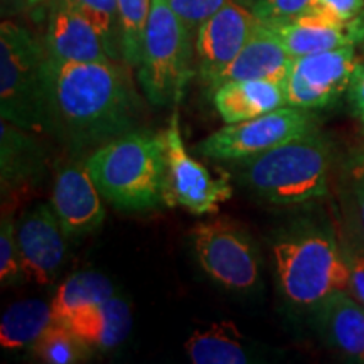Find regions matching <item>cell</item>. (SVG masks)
<instances>
[{
	"label": "cell",
	"mask_w": 364,
	"mask_h": 364,
	"mask_svg": "<svg viewBox=\"0 0 364 364\" xmlns=\"http://www.w3.org/2000/svg\"><path fill=\"white\" fill-rule=\"evenodd\" d=\"M16 230L17 223L14 221L12 206H4L2 225H0V282L4 287L27 280L21 260L19 245H17Z\"/></svg>",
	"instance_id": "obj_27"
},
{
	"label": "cell",
	"mask_w": 364,
	"mask_h": 364,
	"mask_svg": "<svg viewBox=\"0 0 364 364\" xmlns=\"http://www.w3.org/2000/svg\"><path fill=\"white\" fill-rule=\"evenodd\" d=\"M26 0H2V16H12L24 7Z\"/></svg>",
	"instance_id": "obj_35"
},
{
	"label": "cell",
	"mask_w": 364,
	"mask_h": 364,
	"mask_svg": "<svg viewBox=\"0 0 364 364\" xmlns=\"http://www.w3.org/2000/svg\"><path fill=\"white\" fill-rule=\"evenodd\" d=\"M267 24L292 58L351 46L364 38L361 31L336 24V22L309 11H304L292 19L267 22Z\"/></svg>",
	"instance_id": "obj_15"
},
{
	"label": "cell",
	"mask_w": 364,
	"mask_h": 364,
	"mask_svg": "<svg viewBox=\"0 0 364 364\" xmlns=\"http://www.w3.org/2000/svg\"><path fill=\"white\" fill-rule=\"evenodd\" d=\"M86 167L105 201L122 211H152L164 203L166 135L132 130L95 149Z\"/></svg>",
	"instance_id": "obj_2"
},
{
	"label": "cell",
	"mask_w": 364,
	"mask_h": 364,
	"mask_svg": "<svg viewBox=\"0 0 364 364\" xmlns=\"http://www.w3.org/2000/svg\"><path fill=\"white\" fill-rule=\"evenodd\" d=\"M252 9L260 21L277 22L287 21L302 14L311 0H241Z\"/></svg>",
	"instance_id": "obj_30"
},
{
	"label": "cell",
	"mask_w": 364,
	"mask_h": 364,
	"mask_svg": "<svg viewBox=\"0 0 364 364\" xmlns=\"http://www.w3.org/2000/svg\"><path fill=\"white\" fill-rule=\"evenodd\" d=\"M354 201H356L359 228L364 236V174L354 177Z\"/></svg>",
	"instance_id": "obj_33"
},
{
	"label": "cell",
	"mask_w": 364,
	"mask_h": 364,
	"mask_svg": "<svg viewBox=\"0 0 364 364\" xmlns=\"http://www.w3.org/2000/svg\"><path fill=\"white\" fill-rule=\"evenodd\" d=\"M258 17L241 0H226L215 16L209 17L196 34L199 76L211 88L252 38Z\"/></svg>",
	"instance_id": "obj_11"
},
{
	"label": "cell",
	"mask_w": 364,
	"mask_h": 364,
	"mask_svg": "<svg viewBox=\"0 0 364 364\" xmlns=\"http://www.w3.org/2000/svg\"><path fill=\"white\" fill-rule=\"evenodd\" d=\"M61 324L93 351H110L129 338L132 309L127 300L112 295L97 306L81 309Z\"/></svg>",
	"instance_id": "obj_18"
},
{
	"label": "cell",
	"mask_w": 364,
	"mask_h": 364,
	"mask_svg": "<svg viewBox=\"0 0 364 364\" xmlns=\"http://www.w3.org/2000/svg\"><path fill=\"white\" fill-rule=\"evenodd\" d=\"M358 65L354 44L294 58L285 78L287 105L304 110L327 107L349 88Z\"/></svg>",
	"instance_id": "obj_10"
},
{
	"label": "cell",
	"mask_w": 364,
	"mask_h": 364,
	"mask_svg": "<svg viewBox=\"0 0 364 364\" xmlns=\"http://www.w3.org/2000/svg\"><path fill=\"white\" fill-rule=\"evenodd\" d=\"M56 318L51 304L39 299H26L12 304L0 321V346L9 351L31 348Z\"/></svg>",
	"instance_id": "obj_22"
},
{
	"label": "cell",
	"mask_w": 364,
	"mask_h": 364,
	"mask_svg": "<svg viewBox=\"0 0 364 364\" xmlns=\"http://www.w3.org/2000/svg\"><path fill=\"white\" fill-rule=\"evenodd\" d=\"M44 46L48 56L58 61H113L93 24L63 0H53Z\"/></svg>",
	"instance_id": "obj_14"
},
{
	"label": "cell",
	"mask_w": 364,
	"mask_h": 364,
	"mask_svg": "<svg viewBox=\"0 0 364 364\" xmlns=\"http://www.w3.org/2000/svg\"><path fill=\"white\" fill-rule=\"evenodd\" d=\"M294 58L287 53L284 44L267 22L258 19L252 38L245 44L233 61L218 76L211 90L228 81L243 80H284L290 70Z\"/></svg>",
	"instance_id": "obj_16"
},
{
	"label": "cell",
	"mask_w": 364,
	"mask_h": 364,
	"mask_svg": "<svg viewBox=\"0 0 364 364\" xmlns=\"http://www.w3.org/2000/svg\"><path fill=\"white\" fill-rule=\"evenodd\" d=\"M349 262L351 279H349L348 292L364 306V255H356Z\"/></svg>",
	"instance_id": "obj_32"
},
{
	"label": "cell",
	"mask_w": 364,
	"mask_h": 364,
	"mask_svg": "<svg viewBox=\"0 0 364 364\" xmlns=\"http://www.w3.org/2000/svg\"><path fill=\"white\" fill-rule=\"evenodd\" d=\"M213 103L225 124H238L285 107V81H228L213 90Z\"/></svg>",
	"instance_id": "obj_17"
},
{
	"label": "cell",
	"mask_w": 364,
	"mask_h": 364,
	"mask_svg": "<svg viewBox=\"0 0 364 364\" xmlns=\"http://www.w3.org/2000/svg\"><path fill=\"white\" fill-rule=\"evenodd\" d=\"M314 132L309 110L285 107L238 124H226L198 145V152L213 161L238 162L260 156L290 140Z\"/></svg>",
	"instance_id": "obj_8"
},
{
	"label": "cell",
	"mask_w": 364,
	"mask_h": 364,
	"mask_svg": "<svg viewBox=\"0 0 364 364\" xmlns=\"http://www.w3.org/2000/svg\"><path fill=\"white\" fill-rule=\"evenodd\" d=\"M93 24L113 61L122 59V27L118 0H63Z\"/></svg>",
	"instance_id": "obj_25"
},
{
	"label": "cell",
	"mask_w": 364,
	"mask_h": 364,
	"mask_svg": "<svg viewBox=\"0 0 364 364\" xmlns=\"http://www.w3.org/2000/svg\"><path fill=\"white\" fill-rule=\"evenodd\" d=\"M152 0H118L122 27V61L139 68L142 59L144 36Z\"/></svg>",
	"instance_id": "obj_26"
},
{
	"label": "cell",
	"mask_w": 364,
	"mask_h": 364,
	"mask_svg": "<svg viewBox=\"0 0 364 364\" xmlns=\"http://www.w3.org/2000/svg\"><path fill=\"white\" fill-rule=\"evenodd\" d=\"M43 80L49 130L75 149L100 147L136 124L139 98L118 61L75 63L48 56Z\"/></svg>",
	"instance_id": "obj_1"
},
{
	"label": "cell",
	"mask_w": 364,
	"mask_h": 364,
	"mask_svg": "<svg viewBox=\"0 0 364 364\" xmlns=\"http://www.w3.org/2000/svg\"><path fill=\"white\" fill-rule=\"evenodd\" d=\"M102 198L86 162L70 164L58 172L53 186L51 206L66 236L93 233L103 225Z\"/></svg>",
	"instance_id": "obj_13"
},
{
	"label": "cell",
	"mask_w": 364,
	"mask_h": 364,
	"mask_svg": "<svg viewBox=\"0 0 364 364\" xmlns=\"http://www.w3.org/2000/svg\"><path fill=\"white\" fill-rule=\"evenodd\" d=\"M48 51L31 31L12 21L0 26V115L21 129L49 132L43 66Z\"/></svg>",
	"instance_id": "obj_4"
},
{
	"label": "cell",
	"mask_w": 364,
	"mask_h": 364,
	"mask_svg": "<svg viewBox=\"0 0 364 364\" xmlns=\"http://www.w3.org/2000/svg\"><path fill=\"white\" fill-rule=\"evenodd\" d=\"M282 292L297 306H317L334 292H348L351 270L331 236L314 233L273 247Z\"/></svg>",
	"instance_id": "obj_6"
},
{
	"label": "cell",
	"mask_w": 364,
	"mask_h": 364,
	"mask_svg": "<svg viewBox=\"0 0 364 364\" xmlns=\"http://www.w3.org/2000/svg\"><path fill=\"white\" fill-rule=\"evenodd\" d=\"M184 351L194 364H247L250 361L243 334L231 321L196 329L186 339Z\"/></svg>",
	"instance_id": "obj_21"
},
{
	"label": "cell",
	"mask_w": 364,
	"mask_h": 364,
	"mask_svg": "<svg viewBox=\"0 0 364 364\" xmlns=\"http://www.w3.org/2000/svg\"><path fill=\"white\" fill-rule=\"evenodd\" d=\"M16 235L26 279L53 284L66 258V233L51 204L29 209L17 223Z\"/></svg>",
	"instance_id": "obj_12"
},
{
	"label": "cell",
	"mask_w": 364,
	"mask_h": 364,
	"mask_svg": "<svg viewBox=\"0 0 364 364\" xmlns=\"http://www.w3.org/2000/svg\"><path fill=\"white\" fill-rule=\"evenodd\" d=\"M166 135V179L164 204L184 208L196 216L216 213L233 196L230 174L220 171L215 176L209 167L191 156L181 134L179 113H172Z\"/></svg>",
	"instance_id": "obj_7"
},
{
	"label": "cell",
	"mask_w": 364,
	"mask_h": 364,
	"mask_svg": "<svg viewBox=\"0 0 364 364\" xmlns=\"http://www.w3.org/2000/svg\"><path fill=\"white\" fill-rule=\"evenodd\" d=\"M233 164L240 181L272 204H300L327 194L331 150L316 130Z\"/></svg>",
	"instance_id": "obj_3"
},
{
	"label": "cell",
	"mask_w": 364,
	"mask_h": 364,
	"mask_svg": "<svg viewBox=\"0 0 364 364\" xmlns=\"http://www.w3.org/2000/svg\"><path fill=\"white\" fill-rule=\"evenodd\" d=\"M193 39L169 0H152L136 75L145 97L156 107L179 105L184 97L194 75Z\"/></svg>",
	"instance_id": "obj_5"
},
{
	"label": "cell",
	"mask_w": 364,
	"mask_h": 364,
	"mask_svg": "<svg viewBox=\"0 0 364 364\" xmlns=\"http://www.w3.org/2000/svg\"><path fill=\"white\" fill-rule=\"evenodd\" d=\"M318 329L343 356L364 363V306L349 292H334L317 304Z\"/></svg>",
	"instance_id": "obj_19"
},
{
	"label": "cell",
	"mask_w": 364,
	"mask_h": 364,
	"mask_svg": "<svg viewBox=\"0 0 364 364\" xmlns=\"http://www.w3.org/2000/svg\"><path fill=\"white\" fill-rule=\"evenodd\" d=\"M199 265L218 284L250 290L258 282V253L250 236L231 223H203L191 231Z\"/></svg>",
	"instance_id": "obj_9"
},
{
	"label": "cell",
	"mask_w": 364,
	"mask_h": 364,
	"mask_svg": "<svg viewBox=\"0 0 364 364\" xmlns=\"http://www.w3.org/2000/svg\"><path fill=\"white\" fill-rule=\"evenodd\" d=\"M115 295V287L103 273L85 270L76 272L59 285L51 300L54 318L65 322L81 309L97 306Z\"/></svg>",
	"instance_id": "obj_23"
},
{
	"label": "cell",
	"mask_w": 364,
	"mask_h": 364,
	"mask_svg": "<svg viewBox=\"0 0 364 364\" xmlns=\"http://www.w3.org/2000/svg\"><path fill=\"white\" fill-rule=\"evenodd\" d=\"M29 4H33V6H38V4H46V2H53V0H27Z\"/></svg>",
	"instance_id": "obj_36"
},
{
	"label": "cell",
	"mask_w": 364,
	"mask_h": 364,
	"mask_svg": "<svg viewBox=\"0 0 364 364\" xmlns=\"http://www.w3.org/2000/svg\"><path fill=\"white\" fill-rule=\"evenodd\" d=\"M33 132L4 120L0 122V182L7 198L31 184L44 167L46 154Z\"/></svg>",
	"instance_id": "obj_20"
},
{
	"label": "cell",
	"mask_w": 364,
	"mask_h": 364,
	"mask_svg": "<svg viewBox=\"0 0 364 364\" xmlns=\"http://www.w3.org/2000/svg\"><path fill=\"white\" fill-rule=\"evenodd\" d=\"M34 358L48 364H75L86 361L93 349L88 348L61 322H54L36 343L31 346Z\"/></svg>",
	"instance_id": "obj_24"
},
{
	"label": "cell",
	"mask_w": 364,
	"mask_h": 364,
	"mask_svg": "<svg viewBox=\"0 0 364 364\" xmlns=\"http://www.w3.org/2000/svg\"><path fill=\"white\" fill-rule=\"evenodd\" d=\"M349 100L359 120L364 124V63H359L349 83Z\"/></svg>",
	"instance_id": "obj_31"
},
{
	"label": "cell",
	"mask_w": 364,
	"mask_h": 364,
	"mask_svg": "<svg viewBox=\"0 0 364 364\" xmlns=\"http://www.w3.org/2000/svg\"><path fill=\"white\" fill-rule=\"evenodd\" d=\"M172 11L184 22L189 33L198 34L199 27L225 6L226 0H169Z\"/></svg>",
	"instance_id": "obj_29"
},
{
	"label": "cell",
	"mask_w": 364,
	"mask_h": 364,
	"mask_svg": "<svg viewBox=\"0 0 364 364\" xmlns=\"http://www.w3.org/2000/svg\"><path fill=\"white\" fill-rule=\"evenodd\" d=\"M353 177L364 174V144L356 150V154L351 157V166H349Z\"/></svg>",
	"instance_id": "obj_34"
},
{
	"label": "cell",
	"mask_w": 364,
	"mask_h": 364,
	"mask_svg": "<svg viewBox=\"0 0 364 364\" xmlns=\"http://www.w3.org/2000/svg\"><path fill=\"white\" fill-rule=\"evenodd\" d=\"M306 11L364 33V0H311Z\"/></svg>",
	"instance_id": "obj_28"
}]
</instances>
